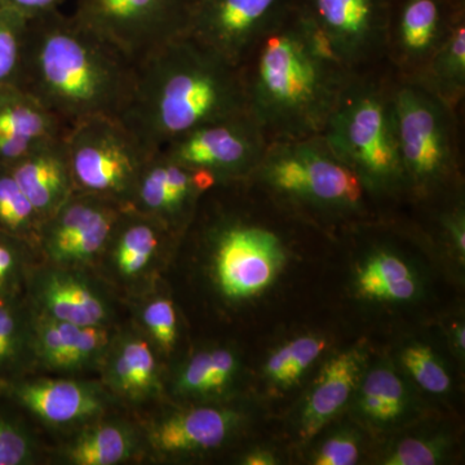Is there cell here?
<instances>
[{"mask_svg": "<svg viewBox=\"0 0 465 465\" xmlns=\"http://www.w3.org/2000/svg\"><path fill=\"white\" fill-rule=\"evenodd\" d=\"M240 70L247 113L269 143L322 134L354 74L295 5L255 43Z\"/></svg>", "mask_w": 465, "mask_h": 465, "instance_id": "1", "label": "cell"}, {"mask_svg": "<svg viewBox=\"0 0 465 465\" xmlns=\"http://www.w3.org/2000/svg\"><path fill=\"white\" fill-rule=\"evenodd\" d=\"M243 112L240 67L183 35L134 65L133 94L118 119L154 154L201 125Z\"/></svg>", "mask_w": 465, "mask_h": 465, "instance_id": "2", "label": "cell"}, {"mask_svg": "<svg viewBox=\"0 0 465 465\" xmlns=\"http://www.w3.org/2000/svg\"><path fill=\"white\" fill-rule=\"evenodd\" d=\"M134 66L60 9L29 18L16 84L67 127L84 119L119 118L134 87Z\"/></svg>", "mask_w": 465, "mask_h": 465, "instance_id": "3", "label": "cell"}, {"mask_svg": "<svg viewBox=\"0 0 465 465\" xmlns=\"http://www.w3.org/2000/svg\"><path fill=\"white\" fill-rule=\"evenodd\" d=\"M394 84L396 74L388 63L354 73L321 134L370 194L409 189L397 134Z\"/></svg>", "mask_w": 465, "mask_h": 465, "instance_id": "4", "label": "cell"}, {"mask_svg": "<svg viewBox=\"0 0 465 465\" xmlns=\"http://www.w3.org/2000/svg\"><path fill=\"white\" fill-rule=\"evenodd\" d=\"M250 182L275 201L323 216L360 215L370 194L322 134L269 143Z\"/></svg>", "mask_w": 465, "mask_h": 465, "instance_id": "5", "label": "cell"}, {"mask_svg": "<svg viewBox=\"0 0 465 465\" xmlns=\"http://www.w3.org/2000/svg\"><path fill=\"white\" fill-rule=\"evenodd\" d=\"M393 97L407 186L418 194L451 188L460 176V112L397 75Z\"/></svg>", "mask_w": 465, "mask_h": 465, "instance_id": "6", "label": "cell"}, {"mask_svg": "<svg viewBox=\"0 0 465 465\" xmlns=\"http://www.w3.org/2000/svg\"><path fill=\"white\" fill-rule=\"evenodd\" d=\"M206 197L211 202L206 235L213 244L220 291L232 300L262 292L273 282L286 262L282 235L274 226L224 206L215 186Z\"/></svg>", "mask_w": 465, "mask_h": 465, "instance_id": "7", "label": "cell"}, {"mask_svg": "<svg viewBox=\"0 0 465 465\" xmlns=\"http://www.w3.org/2000/svg\"><path fill=\"white\" fill-rule=\"evenodd\" d=\"M75 192L130 206L148 152L114 116L84 119L66 134Z\"/></svg>", "mask_w": 465, "mask_h": 465, "instance_id": "8", "label": "cell"}, {"mask_svg": "<svg viewBox=\"0 0 465 465\" xmlns=\"http://www.w3.org/2000/svg\"><path fill=\"white\" fill-rule=\"evenodd\" d=\"M197 0H76L73 16L133 65L188 35Z\"/></svg>", "mask_w": 465, "mask_h": 465, "instance_id": "9", "label": "cell"}, {"mask_svg": "<svg viewBox=\"0 0 465 465\" xmlns=\"http://www.w3.org/2000/svg\"><path fill=\"white\" fill-rule=\"evenodd\" d=\"M393 0H295L349 72L387 63L385 43Z\"/></svg>", "mask_w": 465, "mask_h": 465, "instance_id": "10", "label": "cell"}, {"mask_svg": "<svg viewBox=\"0 0 465 465\" xmlns=\"http://www.w3.org/2000/svg\"><path fill=\"white\" fill-rule=\"evenodd\" d=\"M247 112L195 128L159 150L185 166L208 171L217 183L247 182L269 146Z\"/></svg>", "mask_w": 465, "mask_h": 465, "instance_id": "11", "label": "cell"}, {"mask_svg": "<svg viewBox=\"0 0 465 465\" xmlns=\"http://www.w3.org/2000/svg\"><path fill=\"white\" fill-rule=\"evenodd\" d=\"M124 207L75 192L39 229L41 262L94 272Z\"/></svg>", "mask_w": 465, "mask_h": 465, "instance_id": "12", "label": "cell"}, {"mask_svg": "<svg viewBox=\"0 0 465 465\" xmlns=\"http://www.w3.org/2000/svg\"><path fill=\"white\" fill-rule=\"evenodd\" d=\"M174 237L157 220L124 208L94 272L110 290L140 298L153 292L159 264Z\"/></svg>", "mask_w": 465, "mask_h": 465, "instance_id": "13", "label": "cell"}, {"mask_svg": "<svg viewBox=\"0 0 465 465\" xmlns=\"http://www.w3.org/2000/svg\"><path fill=\"white\" fill-rule=\"evenodd\" d=\"M94 272L41 262L27 274L25 299L34 314L79 324L115 326L110 289Z\"/></svg>", "mask_w": 465, "mask_h": 465, "instance_id": "14", "label": "cell"}, {"mask_svg": "<svg viewBox=\"0 0 465 465\" xmlns=\"http://www.w3.org/2000/svg\"><path fill=\"white\" fill-rule=\"evenodd\" d=\"M463 12L464 0H393L385 61L394 74L418 79Z\"/></svg>", "mask_w": 465, "mask_h": 465, "instance_id": "15", "label": "cell"}, {"mask_svg": "<svg viewBox=\"0 0 465 465\" xmlns=\"http://www.w3.org/2000/svg\"><path fill=\"white\" fill-rule=\"evenodd\" d=\"M0 396L54 430H81L118 405L103 382L84 379L25 378L0 384Z\"/></svg>", "mask_w": 465, "mask_h": 465, "instance_id": "16", "label": "cell"}, {"mask_svg": "<svg viewBox=\"0 0 465 465\" xmlns=\"http://www.w3.org/2000/svg\"><path fill=\"white\" fill-rule=\"evenodd\" d=\"M295 0H197L188 35L240 67Z\"/></svg>", "mask_w": 465, "mask_h": 465, "instance_id": "17", "label": "cell"}, {"mask_svg": "<svg viewBox=\"0 0 465 465\" xmlns=\"http://www.w3.org/2000/svg\"><path fill=\"white\" fill-rule=\"evenodd\" d=\"M216 183L208 171L185 166L157 152L146 162L127 208L179 235L192 224L202 197Z\"/></svg>", "mask_w": 465, "mask_h": 465, "instance_id": "18", "label": "cell"}, {"mask_svg": "<svg viewBox=\"0 0 465 465\" xmlns=\"http://www.w3.org/2000/svg\"><path fill=\"white\" fill-rule=\"evenodd\" d=\"M32 314L35 369L65 375L99 371L116 326H79Z\"/></svg>", "mask_w": 465, "mask_h": 465, "instance_id": "19", "label": "cell"}, {"mask_svg": "<svg viewBox=\"0 0 465 465\" xmlns=\"http://www.w3.org/2000/svg\"><path fill=\"white\" fill-rule=\"evenodd\" d=\"M99 372L104 387L124 405H145L163 391L159 354L136 326L116 329Z\"/></svg>", "mask_w": 465, "mask_h": 465, "instance_id": "20", "label": "cell"}, {"mask_svg": "<svg viewBox=\"0 0 465 465\" xmlns=\"http://www.w3.org/2000/svg\"><path fill=\"white\" fill-rule=\"evenodd\" d=\"M237 412L195 407L159 416L143 430L145 450L162 458L210 451L224 445L237 428Z\"/></svg>", "mask_w": 465, "mask_h": 465, "instance_id": "21", "label": "cell"}, {"mask_svg": "<svg viewBox=\"0 0 465 465\" xmlns=\"http://www.w3.org/2000/svg\"><path fill=\"white\" fill-rule=\"evenodd\" d=\"M66 134L45 140L7 166L42 223L75 193Z\"/></svg>", "mask_w": 465, "mask_h": 465, "instance_id": "22", "label": "cell"}, {"mask_svg": "<svg viewBox=\"0 0 465 465\" xmlns=\"http://www.w3.org/2000/svg\"><path fill=\"white\" fill-rule=\"evenodd\" d=\"M69 127L16 84L0 85V164L9 166Z\"/></svg>", "mask_w": 465, "mask_h": 465, "instance_id": "23", "label": "cell"}, {"mask_svg": "<svg viewBox=\"0 0 465 465\" xmlns=\"http://www.w3.org/2000/svg\"><path fill=\"white\" fill-rule=\"evenodd\" d=\"M143 451V430L130 421L104 416L75 430L61 449V458L73 465H116L134 460Z\"/></svg>", "mask_w": 465, "mask_h": 465, "instance_id": "24", "label": "cell"}, {"mask_svg": "<svg viewBox=\"0 0 465 465\" xmlns=\"http://www.w3.org/2000/svg\"><path fill=\"white\" fill-rule=\"evenodd\" d=\"M361 370L362 357L357 351H345L323 367L302 412V440L316 436L341 411L356 387Z\"/></svg>", "mask_w": 465, "mask_h": 465, "instance_id": "25", "label": "cell"}, {"mask_svg": "<svg viewBox=\"0 0 465 465\" xmlns=\"http://www.w3.org/2000/svg\"><path fill=\"white\" fill-rule=\"evenodd\" d=\"M34 370L33 314L25 295L0 300V384L25 378Z\"/></svg>", "mask_w": 465, "mask_h": 465, "instance_id": "26", "label": "cell"}, {"mask_svg": "<svg viewBox=\"0 0 465 465\" xmlns=\"http://www.w3.org/2000/svg\"><path fill=\"white\" fill-rule=\"evenodd\" d=\"M415 81L460 112L465 97V12Z\"/></svg>", "mask_w": 465, "mask_h": 465, "instance_id": "27", "label": "cell"}, {"mask_svg": "<svg viewBox=\"0 0 465 465\" xmlns=\"http://www.w3.org/2000/svg\"><path fill=\"white\" fill-rule=\"evenodd\" d=\"M41 225V217L9 168L0 164V232L26 242L38 252Z\"/></svg>", "mask_w": 465, "mask_h": 465, "instance_id": "28", "label": "cell"}, {"mask_svg": "<svg viewBox=\"0 0 465 465\" xmlns=\"http://www.w3.org/2000/svg\"><path fill=\"white\" fill-rule=\"evenodd\" d=\"M137 329L152 342L159 356H170L179 339V320L173 302L152 292L137 298Z\"/></svg>", "mask_w": 465, "mask_h": 465, "instance_id": "29", "label": "cell"}, {"mask_svg": "<svg viewBox=\"0 0 465 465\" xmlns=\"http://www.w3.org/2000/svg\"><path fill=\"white\" fill-rule=\"evenodd\" d=\"M361 407L375 420L399 418L405 409V387L399 376L388 369L374 370L363 382Z\"/></svg>", "mask_w": 465, "mask_h": 465, "instance_id": "30", "label": "cell"}, {"mask_svg": "<svg viewBox=\"0 0 465 465\" xmlns=\"http://www.w3.org/2000/svg\"><path fill=\"white\" fill-rule=\"evenodd\" d=\"M38 259L29 243L0 232V300L25 295L27 274Z\"/></svg>", "mask_w": 465, "mask_h": 465, "instance_id": "31", "label": "cell"}, {"mask_svg": "<svg viewBox=\"0 0 465 465\" xmlns=\"http://www.w3.org/2000/svg\"><path fill=\"white\" fill-rule=\"evenodd\" d=\"M29 18L14 9L0 7V85L16 84Z\"/></svg>", "mask_w": 465, "mask_h": 465, "instance_id": "32", "label": "cell"}, {"mask_svg": "<svg viewBox=\"0 0 465 465\" xmlns=\"http://www.w3.org/2000/svg\"><path fill=\"white\" fill-rule=\"evenodd\" d=\"M38 455L33 430L16 414L0 407V465L34 464Z\"/></svg>", "mask_w": 465, "mask_h": 465, "instance_id": "33", "label": "cell"}, {"mask_svg": "<svg viewBox=\"0 0 465 465\" xmlns=\"http://www.w3.org/2000/svg\"><path fill=\"white\" fill-rule=\"evenodd\" d=\"M402 361L425 391L436 394L449 391L450 376L430 347L412 345L403 351Z\"/></svg>", "mask_w": 465, "mask_h": 465, "instance_id": "34", "label": "cell"}, {"mask_svg": "<svg viewBox=\"0 0 465 465\" xmlns=\"http://www.w3.org/2000/svg\"><path fill=\"white\" fill-rule=\"evenodd\" d=\"M410 277H412L411 271L402 259L393 253L379 252L367 260L358 278V284L363 295L371 298L379 287Z\"/></svg>", "mask_w": 465, "mask_h": 465, "instance_id": "35", "label": "cell"}, {"mask_svg": "<svg viewBox=\"0 0 465 465\" xmlns=\"http://www.w3.org/2000/svg\"><path fill=\"white\" fill-rule=\"evenodd\" d=\"M443 448L439 442L424 440H406L388 457V465H432L442 458Z\"/></svg>", "mask_w": 465, "mask_h": 465, "instance_id": "36", "label": "cell"}, {"mask_svg": "<svg viewBox=\"0 0 465 465\" xmlns=\"http://www.w3.org/2000/svg\"><path fill=\"white\" fill-rule=\"evenodd\" d=\"M291 358L287 367L283 385H290L298 381L302 372L308 369L326 348L323 339L304 336L289 342Z\"/></svg>", "mask_w": 465, "mask_h": 465, "instance_id": "37", "label": "cell"}, {"mask_svg": "<svg viewBox=\"0 0 465 465\" xmlns=\"http://www.w3.org/2000/svg\"><path fill=\"white\" fill-rule=\"evenodd\" d=\"M360 449L357 440L348 433L338 434L323 443L318 451L317 465H351L357 463Z\"/></svg>", "mask_w": 465, "mask_h": 465, "instance_id": "38", "label": "cell"}, {"mask_svg": "<svg viewBox=\"0 0 465 465\" xmlns=\"http://www.w3.org/2000/svg\"><path fill=\"white\" fill-rule=\"evenodd\" d=\"M237 371V358L228 349L211 351L210 376H208L207 394L220 393L228 387Z\"/></svg>", "mask_w": 465, "mask_h": 465, "instance_id": "39", "label": "cell"}, {"mask_svg": "<svg viewBox=\"0 0 465 465\" xmlns=\"http://www.w3.org/2000/svg\"><path fill=\"white\" fill-rule=\"evenodd\" d=\"M64 0H0V7L14 9L27 18L42 16L60 9Z\"/></svg>", "mask_w": 465, "mask_h": 465, "instance_id": "40", "label": "cell"}, {"mask_svg": "<svg viewBox=\"0 0 465 465\" xmlns=\"http://www.w3.org/2000/svg\"><path fill=\"white\" fill-rule=\"evenodd\" d=\"M416 293V282L414 278H405V280L397 281L384 284L379 287L378 290L372 293L371 298L381 300H391V302H403V300H410L414 298Z\"/></svg>", "mask_w": 465, "mask_h": 465, "instance_id": "41", "label": "cell"}, {"mask_svg": "<svg viewBox=\"0 0 465 465\" xmlns=\"http://www.w3.org/2000/svg\"><path fill=\"white\" fill-rule=\"evenodd\" d=\"M275 459L268 451H253L244 458V464L247 465H273Z\"/></svg>", "mask_w": 465, "mask_h": 465, "instance_id": "42", "label": "cell"}, {"mask_svg": "<svg viewBox=\"0 0 465 465\" xmlns=\"http://www.w3.org/2000/svg\"><path fill=\"white\" fill-rule=\"evenodd\" d=\"M464 336H465L464 327H460V329H458V331H457V342H458L459 348L464 349V345H465Z\"/></svg>", "mask_w": 465, "mask_h": 465, "instance_id": "43", "label": "cell"}]
</instances>
